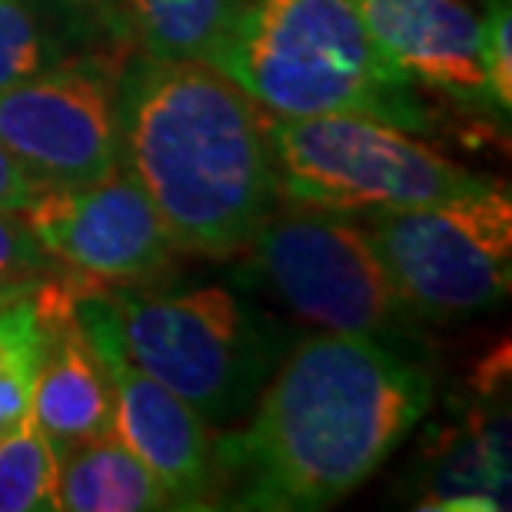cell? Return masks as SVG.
Returning a JSON list of instances; mask_svg holds the SVG:
<instances>
[{
	"label": "cell",
	"mask_w": 512,
	"mask_h": 512,
	"mask_svg": "<svg viewBox=\"0 0 512 512\" xmlns=\"http://www.w3.org/2000/svg\"><path fill=\"white\" fill-rule=\"evenodd\" d=\"M27 290H30V286H27ZM20 293H24V290H10V293H0V306H4L7 300H14V296H20Z\"/></svg>",
	"instance_id": "cell-22"
},
{
	"label": "cell",
	"mask_w": 512,
	"mask_h": 512,
	"mask_svg": "<svg viewBox=\"0 0 512 512\" xmlns=\"http://www.w3.org/2000/svg\"><path fill=\"white\" fill-rule=\"evenodd\" d=\"M67 300L70 290L44 283L0 306V436H7L30 416L50 330Z\"/></svg>",
	"instance_id": "cell-15"
},
{
	"label": "cell",
	"mask_w": 512,
	"mask_h": 512,
	"mask_svg": "<svg viewBox=\"0 0 512 512\" xmlns=\"http://www.w3.org/2000/svg\"><path fill=\"white\" fill-rule=\"evenodd\" d=\"M353 7L403 74L466 104H489L483 14L469 0H353Z\"/></svg>",
	"instance_id": "cell-11"
},
{
	"label": "cell",
	"mask_w": 512,
	"mask_h": 512,
	"mask_svg": "<svg viewBox=\"0 0 512 512\" xmlns=\"http://www.w3.org/2000/svg\"><path fill=\"white\" fill-rule=\"evenodd\" d=\"M107 7L143 57L207 64L247 0H107Z\"/></svg>",
	"instance_id": "cell-14"
},
{
	"label": "cell",
	"mask_w": 512,
	"mask_h": 512,
	"mask_svg": "<svg viewBox=\"0 0 512 512\" xmlns=\"http://www.w3.org/2000/svg\"><path fill=\"white\" fill-rule=\"evenodd\" d=\"M270 143L280 197L303 207L376 213L489 187L403 127L366 114L273 117Z\"/></svg>",
	"instance_id": "cell-5"
},
{
	"label": "cell",
	"mask_w": 512,
	"mask_h": 512,
	"mask_svg": "<svg viewBox=\"0 0 512 512\" xmlns=\"http://www.w3.org/2000/svg\"><path fill=\"white\" fill-rule=\"evenodd\" d=\"M207 64L273 117L366 114L403 130L426 124L413 77L383 54L353 0H247Z\"/></svg>",
	"instance_id": "cell-3"
},
{
	"label": "cell",
	"mask_w": 512,
	"mask_h": 512,
	"mask_svg": "<svg viewBox=\"0 0 512 512\" xmlns=\"http://www.w3.org/2000/svg\"><path fill=\"white\" fill-rule=\"evenodd\" d=\"M70 300L50 330L34 399H30V419L50 439L60 459L74 446L114 426V389H110L107 366L77 326Z\"/></svg>",
	"instance_id": "cell-12"
},
{
	"label": "cell",
	"mask_w": 512,
	"mask_h": 512,
	"mask_svg": "<svg viewBox=\"0 0 512 512\" xmlns=\"http://www.w3.org/2000/svg\"><path fill=\"white\" fill-rule=\"evenodd\" d=\"M120 74L104 60H57L0 90V143L44 187H84L120 167Z\"/></svg>",
	"instance_id": "cell-8"
},
{
	"label": "cell",
	"mask_w": 512,
	"mask_h": 512,
	"mask_svg": "<svg viewBox=\"0 0 512 512\" xmlns=\"http://www.w3.org/2000/svg\"><path fill=\"white\" fill-rule=\"evenodd\" d=\"M77 326L107 336L127 360L190 403L207 423H230L270 380L276 343L233 290H97L70 300Z\"/></svg>",
	"instance_id": "cell-4"
},
{
	"label": "cell",
	"mask_w": 512,
	"mask_h": 512,
	"mask_svg": "<svg viewBox=\"0 0 512 512\" xmlns=\"http://www.w3.org/2000/svg\"><path fill=\"white\" fill-rule=\"evenodd\" d=\"M243 250L256 280L320 330L393 340L416 320L389 280L373 233L340 210L303 203L273 210Z\"/></svg>",
	"instance_id": "cell-6"
},
{
	"label": "cell",
	"mask_w": 512,
	"mask_h": 512,
	"mask_svg": "<svg viewBox=\"0 0 512 512\" xmlns=\"http://www.w3.org/2000/svg\"><path fill=\"white\" fill-rule=\"evenodd\" d=\"M40 4H50V7H57V10H67V14H80V10L107 7V0H40Z\"/></svg>",
	"instance_id": "cell-21"
},
{
	"label": "cell",
	"mask_w": 512,
	"mask_h": 512,
	"mask_svg": "<svg viewBox=\"0 0 512 512\" xmlns=\"http://www.w3.org/2000/svg\"><path fill=\"white\" fill-rule=\"evenodd\" d=\"M60 483V456L50 439L24 419L0 436V512H54Z\"/></svg>",
	"instance_id": "cell-16"
},
{
	"label": "cell",
	"mask_w": 512,
	"mask_h": 512,
	"mask_svg": "<svg viewBox=\"0 0 512 512\" xmlns=\"http://www.w3.org/2000/svg\"><path fill=\"white\" fill-rule=\"evenodd\" d=\"M40 190H44V183H37L30 177V170L24 163L0 143V210L24 213Z\"/></svg>",
	"instance_id": "cell-20"
},
{
	"label": "cell",
	"mask_w": 512,
	"mask_h": 512,
	"mask_svg": "<svg viewBox=\"0 0 512 512\" xmlns=\"http://www.w3.org/2000/svg\"><path fill=\"white\" fill-rule=\"evenodd\" d=\"M54 263L20 213L0 210V293L27 290L30 280Z\"/></svg>",
	"instance_id": "cell-18"
},
{
	"label": "cell",
	"mask_w": 512,
	"mask_h": 512,
	"mask_svg": "<svg viewBox=\"0 0 512 512\" xmlns=\"http://www.w3.org/2000/svg\"><path fill=\"white\" fill-rule=\"evenodd\" d=\"M120 170L173 247L240 253L280 203L270 114L203 60L140 57L117 84Z\"/></svg>",
	"instance_id": "cell-2"
},
{
	"label": "cell",
	"mask_w": 512,
	"mask_h": 512,
	"mask_svg": "<svg viewBox=\"0 0 512 512\" xmlns=\"http://www.w3.org/2000/svg\"><path fill=\"white\" fill-rule=\"evenodd\" d=\"M433 406V380L383 340L320 330L283 356L256 413L217 443L230 506L313 512L380 469Z\"/></svg>",
	"instance_id": "cell-1"
},
{
	"label": "cell",
	"mask_w": 512,
	"mask_h": 512,
	"mask_svg": "<svg viewBox=\"0 0 512 512\" xmlns=\"http://www.w3.org/2000/svg\"><path fill=\"white\" fill-rule=\"evenodd\" d=\"M64 60L30 0H0V90Z\"/></svg>",
	"instance_id": "cell-17"
},
{
	"label": "cell",
	"mask_w": 512,
	"mask_h": 512,
	"mask_svg": "<svg viewBox=\"0 0 512 512\" xmlns=\"http://www.w3.org/2000/svg\"><path fill=\"white\" fill-rule=\"evenodd\" d=\"M50 260L94 283H137L167 266L173 240L127 170L84 187H44L20 213Z\"/></svg>",
	"instance_id": "cell-9"
},
{
	"label": "cell",
	"mask_w": 512,
	"mask_h": 512,
	"mask_svg": "<svg viewBox=\"0 0 512 512\" xmlns=\"http://www.w3.org/2000/svg\"><path fill=\"white\" fill-rule=\"evenodd\" d=\"M114 389V433L167 489L173 509H203L220 496L217 443L190 403L137 370L107 336L84 333Z\"/></svg>",
	"instance_id": "cell-10"
},
{
	"label": "cell",
	"mask_w": 512,
	"mask_h": 512,
	"mask_svg": "<svg viewBox=\"0 0 512 512\" xmlns=\"http://www.w3.org/2000/svg\"><path fill=\"white\" fill-rule=\"evenodd\" d=\"M509 0H489L483 14V64L489 84V104L512 107V37H509Z\"/></svg>",
	"instance_id": "cell-19"
},
{
	"label": "cell",
	"mask_w": 512,
	"mask_h": 512,
	"mask_svg": "<svg viewBox=\"0 0 512 512\" xmlns=\"http://www.w3.org/2000/svg\"><path fill=\"white\" fill-rule=\"evenodd\" d=\"M389 280L423 320H463L506 300L512 200L499 183L459 197L370 213Z\"/></svg>",
	"instance_id": "cell-7"
},
{
	"label": "cell",
	"mask_w": 512,
	"mask_h": 512,
	"mask_svg": "<svg viewBox=\"0 0 512 512\" xmlns=\"http://www.w3.org/2000/svg\"><path fill=\"white\" fill-rule=\"evenodd\" d=\"M57 499L67 512L173 509L160 479L110 429L60 459Z\"/></svg>",
	"instance_id": "cell-13"
}]
</instances>
